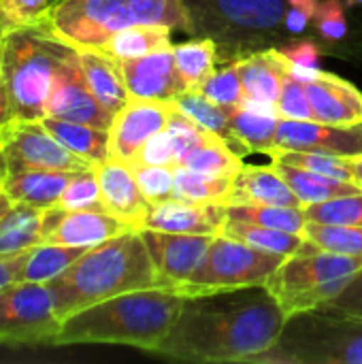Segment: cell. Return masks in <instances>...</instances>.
<instances>
[{
  "instance_id": "cell-26",
  "label": "cell",
  "mask_w": 362,
  "mask_h": 364,
  "mask_svg": "<svg viewBox=\"0 0 362 364\" xmlns=\"http://www.w3.org/2000/svg\"><path fill=\"white\" fill-rule=\"evenodd\" d=\"M68 151L75 156L87 160L92 166L109 160V130L81 124V122H68L60 117H43L38 119Z\"/></svg>"
},
{
  "instance_id": "cell-9",
  "label": "cell",
  "mask_w": 362,
  "mask_h": 364,
  "mask_svg": "<svg viewBox=\"0 0 362 364\" xmlns=\"http://www.w3.org/2000/svg\"><path fill=\"white\" fill-rule=\"evenodd\" d=\"M60 326L49 284L13 279L0 286V343L51 346Z\"/></svg>"
},
{
  "instance_id": "cell-49",
  "label": "cell",
  "mask_w": 362,
  "mask_h": 364,
  "mask_svg": "<svg viewBox=\"0 0 362 364\" xmlns=\"http://www.w3.org/2000/svg\"><path fill=\"white\" fill-rule=\"evenodd\" d=\"M322 307L326 309H335L354 318H362V269L352 275V279L341 288L339 294H335L329 303H324Z\"/></svg>"
},
{
  "instance_id": "cell-54",
  "label": "cell",
  "mask_w": 362,
  "mask_h": 364,
  "mask_svg": "<svg viewBox=\"0 0 362 364\" xmlns=\"http://www.w3.org/2000/svg\"><path fill=\"white\" fill-rule=\"evenodd\" d=\"M344 160H346V166H348V171L352 175V181L362 190V154H358V156H344Z\"/></svg>"
},
{
  "instance_id": "cell-13",
  "label": "cell",
  "mask_w": 362,
  "mask_h": 364,
  "mask_svg": "<svg viewBox=\"0 0 362 364\" xmlns=\"http://www.w3.org/2000/svg\"><path fill=\"white\" fill-rule=\"evenodd\" d=\"M141 237L149 250L158 288L171 290L186 284L198 271L215 239L211 235H179L151 228H143Z\"/></svg>"
},
{
  "instance_id": "cell-37",
  "label": "cell",
  "mask_w": 362,
  "mask_h": 364,
  "mask_svg": "<svg viewBox=\"0 0 362 364\" xmlns=\"http://www.w3.org/2000/svg\"><path fill=\"white\" fill-rule=\"evenodd\" d=\"M128 9L137 23L166 26L192 34V17L186 0H128Z\"/></svg>"
},
{
  "instance_id": "cell-12",
  "label": "cell",
  "mask_w": 362,
  "mask_h": 364,
  "mask_svg": "<svg viewBox=\"0 0 362 364\" xmlns=\"http://www.w3.org/2000/svg\"><path fill=\"white\" fill-rule=\"evenodd\" d=\"M45 117L81 122L102 130L111 128L113 113L107 111L87 87V81L79 64V53L73 47L66 51V55L60 60L55 68L51 92L45 107Z\"/></svg>"
},
{
  "instance_id": "cell-8",
  "label": "cell",
  "mask_w": 362,
  "mask_h": 364,
  "mask_svg": "<svg viewBox=\"0 0 362 364\" xmlns=\"http://www.w3.org/2000/svg\"><path fill=\"white\" fill-rule=\"evenodd\" d=\"M286 258L288 256L262 252L226 235H218L205 262L186 284L175 288V292L181 296H194L211 290L265 286Z\"/></svg>"
},
{
  "instance_id": "cell-23",
  "label": "cell",
  "mask_w": 362,
  "mask_h": 364,
  "mask_svg": "<svg viewBox=\"0 0 362 364\" xmlns=\"http://www.w3.org/2000/svg\"><path fill=\"white\" fill-rule=\"evenodd\" d=\"M239 73L247 98L277 105L286 77V62L282 49L273 47L239 58Z\"/></svg>"
},
{
  "instance_id": "cell-6",
  "label": "cell",
  "mask_w": 362,
  "mask_h": 364,
  "mask_svg": "<svg viewBox=\"0 0 362 364\" xmlns=\"http://www.w3.org/2000/svg\"><path fill=\"white\" fill-rule=\"evenodd\" d=\"M254 364H362V318L326 307L290 314L275 348Z\"/></svg>"
},
{
  "instance_id": "cell-21",
  "label": "cell",
  "mask_w": 362,
  "mask_h": 364,
  "mask_svg": "<svg viewBox=\"0 0 362 364\" xmlns=\"http://www.w3.org/2000/svg\"><path fill=\"white\" fill-rule=\"evenodd\" d=\"M226 205H277V207H305L292 188L284 181L275 164L250 166L237 173L233 192Z\"/></svg>"
},
{
  "instance_id": "cell-51",
  "label": "cell",
  "mask_w": 362,
  "mask_h": 364,
  "mask_svg": "<svg viewBox=\"0 0 362 364\" xmlns=\"http://www.w3.org/2000/svg\"><path fill=\"white\" fill-rule=\"evenodd\" d=\"M23 254H26V252H23ZM23 254L9 256V258H0V286L6 284V282L17 279L19 269H21V262H23Z\"/></svg>"
},
{
  "instance_id": "cell-40",
  "label": "cell",
  "mask_w": 362,
  "mask_h": 364,
  "mask_svg": "<svg viewBox=\"0 0 362 364\" xmlns=\"http://www.w3.org/2000/svg\"><path fill=\"white\" fill-rule=\"evenodd\" d=\"M307 222L335 224V226H362V194H350L314 203L305 207Z\"/></svg>"
},
{
  "instance_id": "cell-30",
  "label": "cell",
  "mask_w": 362,
  "mask_h": 364,
  "mask_svg": "<svg viewBox=\"0 0 362 364\" xmlns=\"http://www.w3.org/2000/svg\"><path fill=\"white\" fill-rule=\"evenodd\" d=\"M87 247H68L53 243H38L23 254V262L17 279L49 284L58 275H62Z\"/></svg>"
},
{
  "instance_id": "cell-38",
  "label": "cell",
  "mask_w": 362,
  "mask_h": 364,
  "mask_svg": "<svg viewBox=\"0 0 362 364\" xmlns=\"http://www.w3.org/2000/svg\"><path fill=\"white\" fill-rule=\"evenodd\" d=\"M205 98L213 100L220 107L226 109H237L245 96L243 83H241V73H239V60L224 62L222 68H215L207 79H203L196 87Z\"/></svg>"
},
{
  "instance_id": "cell-33",
  "label": "cell",
  "mask_w": 362,
  "mask_h": 364,
  "mask_svg": "<svg viewBox=\"0 0 362 364\" xmlns=\"http://www.w3.org/2000/svg\"><path fill=\"white\" fill-rule=\"evenodd\" d=\"M173 171H175V198L190 200V203H207V205L228 203L235 177H213V175L190 171L181 164L173 166Z\"/></svg>"
},
{
  "instance_id": "cell-57",
  "label": "cell",
  "mask_w": 362,
  "mask_h": 364,
  "mask_svg": "<svg viewBox=\"0 0 362 364\" xmlns=\"http://www.w3.org/2000/svg\"><path fill=\"white\" fill-rule=\"evenodd\" d=\"M346 4L350 6V4H362V0H346Z\"/></svg>"
},
{
  "instance_id": "cell-47",
  "label": "cell",
  "mask_w": 362,
  "mask_h": 364,
  "mask_svg": "<svg viewBox=\"0 0 362 364\" xmlns=\"http://www.w3.org/2000/svg\"><path fill=\"white\" fill-rule=\"evenodd\" d=\"M277 111L284 119H314V111L305 92V85L301 81H297L294 77H290L286 73L284 83H282V94L277 100Z\"/></svg>"
},
{
  "instance_id": "cell-5",
  "label": "cell",
  "mask_w": 362,
  "mask_h": 364,
  "mask_svg": "<svg viewBox=\"0 0 362 364\" xmlns=\"http://www.w3.org/2000/svg\"><path fill=\"white\" fill-rule=\"evenodd\" d=\"M68 49L70 45L41 26L9 30L0 36V73L13 117L30 122L45 117L55 68Z\"/></svg>"
},
{
  "instance_id": "cell-46",
  "label": "cell",
  "mask_w": 362,
  "mask_h": 364,
  "mask_svg": "<svg viewBox=\"0 0 362 364\" xmlns=\"http://www.w3.org/2000/svg\"><path fill=\"white\" fill-rule=\"evenodd\" d=\"M346 0H322L316 11V30L320 36V43H337L348 34V21H346Z\"/></svg>"
},
{
  "instance_id": "cell-31",
  "label": "cell",
  "mask_w": 362,
  "mask_h": 364,
  "mask_svg": "<svg viewBox=\"0 0 362 364\" xmlns=\"http://www.w3.org/2000/svg\"><path fill=\"white\" fill-rule=\"evenodd\" d=\"M226 220L247 222L265 228H275L292 235H301L307 226L305 207H277V205H224Z\"/></svg>"
},
{
  "instance_id": "cell-28",
  "label": "cell",
  "mask_w": 362,
  "mask_h": 364,
  "mask_svg": "<svg viewBox=\"0 0 362 364\" xmlns=\"http://www.w3.org/2000/svg\"><path fill=\"white\" fill-rule=\"evenodd\" d=\"M173 47L171 28L166 26H147V23H132L119 32H115L100 49V53L113 60H134L160 49Z\"/></svg>"
},
{
  "instance_id": "cell-25",
  "label": "cell",
  "mask_w": 362,
  "mask_h": 364,
  "mask_svg": "<svg viewBox=\"0 0 362 364\" xmlns=\"http://www.w3.org/2000/svg\"><path fill=\"white\" fill-rule=\"evenodd\" d=\"M173 105H175L179 111H183L188 117H192L203 130H207V132L220 136V139H222L233 151H237L241 158H245L247 154H252V151L247 149V145L237 136V132H235V128H233L230 109L215 105L213 100L205 98V96H203L201 92H196V90H186V92H181V94L173 100Z\"/></svg>"
},
{
  "instance_id": "cell-53",
  "label": "cell",
  "mask_w": 362,
  "mask_h": 364,
  "mask_svg": "<svg viewBox=\"0 0 362 364\" xmlns=\"http://www.w3.org/2000/svg\"><path fill=\"white\" fill-rule=\"evenodd\" d=\"M11 119H13V111H11L9 94H6L4 79H2V73H0V130H2Z\"/></svg>"
},
{
  "instance_id": "cell-58",
  "label": "cell",
  "mask_w": 362,
  "mask_h": 364,
  "mask_svg": "<svg viewBox=\"0 0 362 364\" xmlns=\"http://www.w3.org/2000/svg\"><path fill=\"white\" fill-rule=\"evenodd\" d=\"M0 194H2V175H0Z\"/></svg>"
},
{
  "instance_id": "cell-7",
  "label": "cell",
  "mask_w": 362,
  "mask_h": 364,
  "mask_svg": "<svg viewBox=\"0 0 362 364\" xmlns=\"http://www.w3.org/2000/svg\"><path fill=\"white\" fill-rule=\"evenodd\" d=\"M362 269V256H346L320 250L305 241L301 250L288 256L265 288L277 299L284 311L297 314L322 307Z\"/></svg>"
},
{
  "instance_id": "cell-24",
  "label": "cell",
  "mask_w": 362,
  "mask_h": 364,
  "mask_svg": "<svg viewBox=\"0 0 362 364\" xmlns=\"http://www.w3.org/2000/svg\"><path fill=\"white\" fill-rule=\"evenodd\" d=\"M77 53L87 87L92 90L96 100L115 115L130 98L117 60L96 49H77Z\"/></svg>"
},
{
  "instance_id": "cell-4",
  "label": "cell",
  "mask_w": 362,
  "mask_h": 364,
  "mask_svg": "<svg viewBox=\"0 0 362 364\" xmlns=\"http://www.w3.org/2000/svg\"><path fill=\"white\" fill-rule=\"evenodd\" d=\"M194 36L215 41L220 62L284 47L288 0H186Z\"/></svg>"
},
{
  "instance_id": "cell-19",
  "label": "cell",
  "mask_w": 362,
  "mask_h": 364,
  "mask_svg": "<svg viewBox=\"0 0 362 364\" xmlns=\"http://www.w3.org/2000/svg\"><path fill=\"white\" fill-rule=\"evenodd\" d=\"M226 224V207L224 205H207V203H190L181 198H171L158 205H151L145 226L162 232H179V235H222Z\"/></svg>"
},
{
  "instance_id": "cell-48",
  "label": "cell",
  "mask_w": 362,
  "mask_h": 364,
  "mask_svg": "<svg viewBox=\"0 0 362 364\" xmlns=\"http://www.w3.org/2000/svg\"><path fill=\"white\" fill-rule=\"evenodd\" d=\"M130 164H149V166H175V147L166 128L154 134L145 145L137 151Z\"/></svg>"
},
{
  "instance_id": "cell-43",
  "label": "cell",
  "mask_w": 362,
  "mask_h": 364,
  "mask_svg": "<svg viewBox=\"0 0 362 364\" xmlns=\"http://www.w3.org/2000/svg\"><path fill=\"white\" fill-rule=\"evenodd\" d=\"M271 160H280V162H288L326 177H335V179H344V181H352V175L346 166L344 156H333V154H320V151H290V149H280L271 156ZM354 183V181H352Z\"/></svg>"
},
{
  "instance_id": "cell-36",
  "label": "cell",
  "mask_w": 362,
  "mask_h": 364,
  "mask_svg": "<svg viewBox=\"0 0 362 364\" xmlns=\"http://www.w3.org/2000/svg\"><path fill=\"white\" fill-rule=\"evenodd\" d=\"M243 158L233 151L220 136L211 134L203 145H198L183 162L181 166L213 175V177H237V173L243 168Z\"/></svg>"
},
{
  "instance_id": "cell-45",
  "label": "cell",
  "mask_w": 362,
  "mask_h": 364,
  "mask_svg": "<svg viewBox=\"0 0 362 364\" xmlns=\"http://www.w3.org/2000/svg\"><path fill=\"white\" fill-rule=\"evenodd\" d=\"M51 0H0V36L9 30L36 26Z\"/></svg>"
},
{
  "instance_id": "cell-44",
  "label": "cell",
  "mask_w": 362,
  "mask_h": 364,
  "mask_svg": "<svg viewBox=\"0 0 362 364\" xmlns=\"http://www.w3.org/2000/svg\"><path fill=\"white\" fill-rule=\"evenodd\" d=\"M134 173V179L149 200V205H158L175 198V171L173 166H149V164H128Z\"/></svg>"
},
{
  "instance_id": "cell-16",
  "label": "cell",
  "mask_w": 362,
  "mask_h": 364,
  "mask_svg": "<svg viewBox=\"0 0 362 364\" xmlns=\"http://www.w3.org/2000/svg\"><path fill=\"white\" fill-rule=\"evenodd\" d=\"M280 149L320 151L333 156H358L362 154V122L352 126H337V124H322L314 119L301 122V119L282 117L273 154Z\"/></svg>"
},
{
  "instance_id": "cell-55",
  "label": "cell",
  "mask_w": 362,
  "mask_h": 364,
  "mask_svg": "<svg viewBox=\"0 0 362 364\" xmlns=\"http://www.w3.org/2000/svg\"><path fill=\"white\" fill-rule=\"evenodd\" d=\"M320 2H322V0H288V6H294V9H299L301 13H305L309 19H314V17H316V11H318V6H320Z\"/></svg>"
},
{
  "instance_id": "cell-34",
  "label": "cell",
  "mask_w": 362,
  "mask_h": 364,
  "mask_svg": "<svg viewBox=\"0 0 362 364\" xmlns=\"http://www.w3.org/2000/svg\"><path fill=\"white\" fill-rule=\"evenodd\" d=\"M222 235L237 239L250 247L271 252V254H280V256H292L305 243V239L301 235H292V232H284V230H275V228H265V226H256V224H247V222H233V220H226Z\"/></svg>"
},
{
  "instance_id": "cell-50",
  "label": "cell",
  "mask_w": 362,
  "mask_h": 364,
  "mask_svg": "<svg viewBox=\"0 0 362 364\" xmlns=\"http://www.w3.org/2000/svg\"><path fill=\"white\" fill-rule=\"evenodd\" d=\"M280 49L292 64H299L305 68H320V41L316 38L290 41Z\"/></svg>"
},
{
  "instance_id": "cell-22",
  "label": "cell",
  "mask_w": 362,
  "mask_h": 364,
  "mask_svg": "<svg viewBox=\"0 0 362 364\" xmlns=\"http://www.w3.org/2000/svg\"><path fill=\"white\" fill-rule=\"evenodd\" d=\"M77 171H21L2 179V194L13 205L36 209L55 207L64 188Z\"/></svg>"
},
{
  "instance_id": "cell-29",
  "label": "cell",
  "mask_w": 362,
  "mask_h": 364,
  "mask_svg": "<svg viewBox=\"0 0 362 364\" xmlns=\"http://www.w3.org/2000/svg\"><path fill=\"white\" fill-rule=\"evenodd\" d=\"M43 209L30 205H13L0 218V258L17 256L41 243Z\"/></svg>"
},
{
  "instance_id": "cell-56",
  "label": "cell",
  "mask_w": 362,
  "mask_h": 364,
  "mask_svg": "<svg viewBox=\"0 0 362 364\" xmlns=\"http://www.w3.org/2000/svg\"><path fill=\"white\" fill-rule=\"evenodd\" d=\"M11 207H13V203L6 198V194H0V218H2V215H4V213L11 209Z\"/></svg>"
},
{
  "instance_id": "cell-14",
  "label": "cell",
  "mask_w": 362,
  "mask_h": 364,
  "mask_svg": "<svg viewBox=\"0 0 362 364\" xmlns=\"http://www.w3.org/2000/svg\"><path fill=\"white\" fill-rule=\"evenodd\" d=\"M126 230L130 228L107 211H96V209L70 211L55 205L43 209L41 213V243L94 247Z\"/></svg>"
},
{
  "instance_id": "cell-10",
  "label": "cell",
  "mask_w": 362,
  "mask_h": 364,
  "mask_svg": "<svg viewBox=\"0 0 362 364\" xmlns=\"http://www.w3.org/2000/svg\"><path fill=\"white\" fill-rule=\"evenodd\" d=\"M132 23L137 21L128 0H58L36 26L73 49H100L115 32Z\"/></svg>"
},
{
  "instance_id": "cell-3",
  "label": "cell",
  "mask_w": 362,
  "mask_h": 364,
  "mask_svg": "<svg viewBox=\"0 0 362 364\" xmlns=\"http://www.w3.org/2000/svg\"><path fill=\"white\" fill-rule=\"evenodd\" d=\"M58 316H66L117 294L158 288L156 269L141 230H126L87 247L62 275L49 282Z\"/></svg>"
},
{
  "instance_id": "cell-35",
  "label": "cell",
  "mask_w": 362,
  "mask_h": 364,
  "mask_svg": "<svg viewBox=\"0 0 362 364\" xmlns=\"http://www.w3.org/2000/svg\"><path fill=\"white\" fill-rule=\"evenodd\" d=\"M230 119L237 136L247 145L250 151H260L271 156L275 149V139L280 130V115L273 113H256L247 109H230Z\"/></svg>"
},
{
  "instance_id": "cell-15",
  "label": "cell",
  "mask_w": 362,
  "mask_h": 364,
  "mask_svg": "<svg viewBox=\"0 0 362 364\" xmlns=\"http://www.w3.org/2000/svg\"><path fill=\"white\" fill-rule=\"evenodd\" d=\"M171 109V100L128 98V102L113 115L109 128V156L130 164L145 141L166 128Z\"/></svg>"
},
{
  "instance_id": "cell-1",
  "label": "cell",
  "mask_w": 362,
  "mask_h": 364,
  "mask_svg": "<svg viewBox=\"0 0 362 364\" xmlns=\"http://www.w3.org/2000/svg\"><path fill=\"white\" fill-rule=\"evenodd\" d=\"M288 314L265 286L183 296L156 354L186 363H250L275 348Z\"/></svg>"
},
{
  "instance_id": "cell-20",
  "label": "cell",
  "mask_w": 362,
  "mask_h": 364,
  "mask_svg": "<svg viewBox=\"0 0 362 364\" xmlns=\"http://www.w3.org/2000/svg\"><path fill=\"white\" fill-rule=\"evenodd\" d=\"M314 122L352 126L362 122V92L339 75L322 70L309 83H303Z\"/></svg>"
},
{
  "instance_id": "cell-32",
  "label": "cell",
  "mask_w": 362,
  "mask_h": 364,
  "mask_svg": "<svg viewBox=\"0 0 362 364\" xmlns=\"http://www.w3.org/2000/svg\"><path fill=\"white\" fill-rule=\"evenodd\" d=\"M171 49H173L175 66L188 90H194L203 79H207L215 70V64L220 62L215 41L207 36H196L192 41L177 43Z\"/></svg>"
},
{
  "instance_id": "cell-17",
  "label": "cell",
  "mask_w": 362,
  "mask_h": 364,
  "mask_svg": "<svg viewBox=\"0 0 362 364\" xmlns=\"http://www.w3.org/2000/svg\"><path fill=\"white\" fill-rule=\"evenodd\" d=\"M130 98L175 100L186 92V83L175 66L173 49H160L134 60H117Z\"/></svg>"
},
{
  "instance_id": "cell-52",
  "label": "cell",
  "mask_w": 362,
  "mask_h": 364,
  "mask_svg": "<svg viewBox=\"0 0 362 364\" xmlns=\"http://www.w3.org/2000/svg\"><path fill=\"white\" fill-rule=\"evenodd\" d=\"M309 17L305 15V13H301L299 9H294V6H288V11H286V30L294 36V34H303L305 30H307V26H309Z\"/></svg>"
},
{
  "instance_id": "cell-2",
  "label": "cell",
  "mask_w": 362,
  "mask_h": 364,
  "mask_svg": "<svg viewBox=\"0 0 362 364\" xmlns=\"http://www.w3.org/2000/svg\"><path fill=\"white\" fill-rule=\"evenodd\" d=\"M183 296L171 288L117 294L66 316L51 346L109 343L156 354L175 324Z\"/></svg>"
},
{
  "instance_id": "cell-41",
  "label": "cell",
  "mask_w": 362,
  "mask_h": 364,
  "mask_svg": "<svg viewBox=\"0 0 362 364\" xmlns=\"http://www.w3.org/2000/svg\"><path fill=\"white\" fill-rule=\"evenodd\" d=\"M58 207L62 209H70V211H81V209H96V211H105L102 207V198H100V186H98V177H96V168H85V171H77L68 186L64 188Z\"/></svg>"
},
{
  "instance_id": "cell-18",
  "label": "cell",
  "mask_w": 362,
  "mask_h": 364,
  "mask_svg": "<svg viewBox=\"0 0 362 364\" xmlns=\"http://www.w3.org/2000/svg\"><path fill=\"white\" fill-rule=\"evenodd\" d=\"M94 168L105 211L122 220L130 230H143L151 205L143 196L132 168L126 162L113 158L96 164Z\"/></svg>"
},
{
  "instance_id": "cell-39",
  "label": "cell",
  "mask_w": 362,
  "mask_h": 364,
  "mask_svg": "<svg viewBox=\"0 0 362 364\" xmlns=\"http://www.w3.org/2000/svg\"><path fill=\"white\" fill-rule=\"evenodd\" d=\"M303 239L314 243L320 250L362 256V226H335V224H316L307 222Z\"/></svg>"
},
{
  "instance_id": "cell-27",
  "label": "cell",
  "mask_w": 362,
  "mask_h": 364,
  "mask_svg": "<svg viewBox=\"0 0 362 364\" xmlns=\"http://www.w3.org/2000/svg\"><path fill=\"white\" fill-rule=\"evenodd\" d=\"M275 164V168L280 171V175L284 177V181L292 188V192L299 196V200L307 207L314 203H324L331 198H339V196H350V194H362V190L352 183V181H344V179H335V177H326L288 162H280V160H271Z\"/></svg>"
},
{
  "instance_id": "cell-42",
  "label": "cell",
  "mask_w": 362,
  "mask_h": 364,
  "mask_svg": "<svg viewBox=\"0 0 362 364\" xmlns=\"http://www.w3.org/2000/svg\"><path fill=\"white\" fill-rule=\"evenodd\" d=\"M166 132L171 134V141H173V147H175V166L181 164L198 145H203L211 136V132L203 130L192 117H188L175 105H173V109L169 113Z\"/></svg>"
},
{
  "instance_id": "cell-11",
  "label": "cell",
  "mask_w": 362,
  "mask_h": 364,
  "mask_svg": "<svg viewBox=\"0 0 362 364\" xmlns=\"http://www.w3.org/2000/svg\"><path fill=\"white\" fill-rule=\"evenodd\" d=\"M87 160L68 151L41 122L13 117L0 130L2 179L21 171H85Z\"/></svg>"
}]
</instances>
